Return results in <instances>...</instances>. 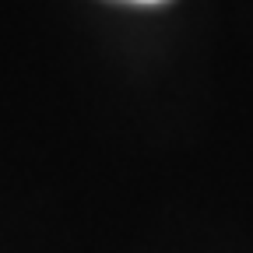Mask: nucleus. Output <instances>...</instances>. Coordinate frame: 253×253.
<instances>
[{
	"label": "nucleus",
	"instance_id": "obj_1",
	"mask_svg": "<svg viewBox=\"0 0 253 253\" xmlns=\"http://www.w3.org/2000/svg\"><path fill=\"white\" fill-rule=\"evenodd\" d=\"M134 4H162V0H134Z\"/></svg>",
	"mask_w": 253,
	"mask_h": 253
}]
</instances>
